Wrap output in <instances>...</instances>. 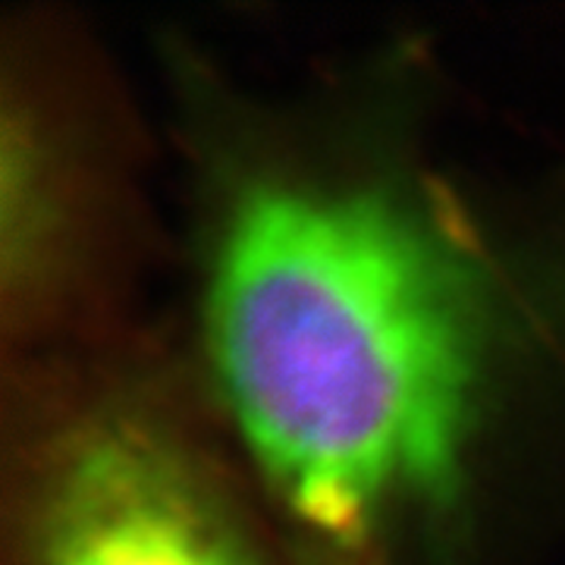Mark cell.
<instances>
[{
    "label": "cell",
    "mask_w": 565,
    "mask_h": 565,
    "mask_svg": "<svg viewBox=\"0 0 565 565\" xmlns=\"http://www.w3.org/2000/svg\"><path fill=\"white\" fill-rule=\"evenodd\" d=\"M195 126L180 337L308 563L484 565L541 296L393 117Z\"/></svg>",
    "instance_id": "cell-1"
},
{
    "label": "cell",
    "mask_w": 565,
    "mask_h": 565,
    "mask_svg": "<svg viewBox=\"0 0 565 565\" xmlns=\"http://www.w3.org/2000/svg\"><path fill=\"white\" fill-rule=\"evenodd\" d=\"M0 565H311L180 330L0 374Z\"/></svg>",
    "instance_id": "cell-2"
},
{
    "label": "cell",
    "mask_w": 565,
    "mask_h": 565,
    "mask_svg": "<svg viewBox=\"0 0 565 565\" xmlns=\"http://www.w3.org/2000/svg\"><path fill=\"white\" fill-rule=\"evenodd\" d=\"M151 136L102 35L25 7L0 41V362L85 352L154 323Z\"/></svg>",
    "instance_id": "cell-3"
}]
</instances>
